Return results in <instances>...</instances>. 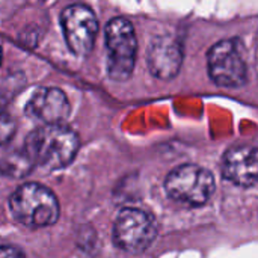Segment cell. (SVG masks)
Here are the masks:
<instances>
[{"instance_id":"cell-1","label":"cell","mask_w":258,"mask_h":258,"mask_svg":"<svg viewBox=\"0 0 258 258\" xmlns=\"http://www.w3.org/2000/svg\"><path fill=\"white\" fill-rule=\"evenodd\" d=\"M79 150L77 135L67 125H42L26 139L24 154L30 163L48 171H57L70 165Z\"/></svg>"},{"instance_id":"cell-2","label":"cell","mask_w":258,"mask_h":258,"mask_svg":"<svg viewBox=\"0 0 258 258\" xmlns=\"http://www.w3.org/2000/svg\"><path fill=\"white\" fill-rule=\"evenodd\" d=\"M11 210L18 222L30 228L53 225L59 218L54 194L38 183L20 186L11 197Z\"/></svg>"},{"instance_id":"cell-3","label":"cell","mask_w":258,"mask_h":258,"mask_svg":"<svg viewBox=\"0 0 258 258\" xmlns=\"http://www.w3.org/2000/svg\"><path fill=\"white\" fill-rule=\"evenodd\" d=\"M107 70L113 80H127L135 68L138 41L135 29L125 18H113L106 26Z\"/></svg>"},{"instance_id":"cell-4","label":"cell","mask_w":258,"mask_h":258,"mask_svg":"<svg viewBox=\"0 0 258 258\" xmlns=\"http://www.w3.org/2000/svg\"><path fill=\"white\" fill-rule=\"evenodd\" d=\"M165 189L174 201L189 207H200L212 198L215 178L201 166L183 165L166 177Z\"/></svg>"},{"instance_id":"cell-5","label":"cell","mask_w":258,"mask_h":258,"mask_svg":"<svg viewBox=\"0 0 258 258\" xmlns=\"http://www.w3.org/2000/svg\"><path fill=\"white\" fill-rule=\"evenodd\" d=\"M157 234L154 219L139 209H124L113 224L115 245L130 254H141L151 246Z\"/></svg>"},{"instance_id":"cell-6","label":"cell","mask_w":258,"mask_h":258,"mask_svg":"<svg viewBox=\"0 0 258 258\" xmlns=\"http://www.w3.org/2000/svg\"><path fill=\"white\" fill-rule=\"evenodd\" d=\"M209 73L215 83L225 88L242 86L248 79V67L237 39H225L209 51Z\"/></svg>"},{"instance_id":"cell-7","label":"cell","mask_w":258,"mask_h":258,"mask_svg":"<svg viewBox=\"0 0 258 258\" xmlns=\"http://www.w3.org/2000/svg\"><path fill=\"white\" fill-rule=\"evenodd\" d=\"M60 24L63 29L67 45L74 54L86 56L88 53H91L98 32V23L95 14L88 6H68L60 15Z\"/></svg>"},{"instance_id":"cell-8","label":"cell","mask_w":258,"mask_h":258,"mask_svg":"<svg viewBox=\"0 0 258 258\" xmlns=\"http://www.w3.org/2000/svg\"><path fill=\"white\" fill-rule=\"evenodd\" d=\"M70 103L67 95L57 88H39L33 92L26 104V113L45 125H56L70 115Z\"/></svg>"},{"instance_id":"cell-9","label":"cell","mask_w":258,"mask_h":258,"mask_svg":"<svg viewBox=\"0 0 258 258\" xmlns=\"http://www.w3.org/2000/svg\"><path fill=\"white\" fill-rule=\"evenodd\" d=\"M257 148L252 145H236L222 159V175L231 183L251 187L257 181Z\"/></svg>"},{"instance_id":"cell-10","label":"cell","mask_w":258,"mask_h":258,"mask_svg":"<svg viewBox=\"0 0 258 258\" xmlns=\"http://www.w3.org/2000/svg\"><path fill=\"white\" fill-rule=\"evenodd\" d=\"M183 60V48L172 36H157L148 47V68L159 79L177 76Z\"/></svg>"},{"instance_id":"cell-11","label":"cell","mask_w":258,"mask_h":258,"mask_svg":"<svg viewBox=\"0 0 258 258\" xmlns=\"http://www.w3.org/2000/svg\"><path fill=\"white\" fill-rule=\"evenodd\" d=\"M15 132V122L14 119L8 115L0 112V145H5Z\"/></svg>"},{"instance_id":"cell-12","label":"cell","mask_w":258,"mask_h":258,"mask_svg":"<svg viewBox=\"0 0 258 258\" xmlns=\"http://www.w3.org/2000/svg\"><path fill=\"white\" fill-rule=\"evenodd\" d=\"M0 258H26L24 254L14 246H0Z\"/></svg>"},{"instance_id":"cell-13","label":"cell","mask_w":258,"mask_h":258,"mask_svg":"<svg viewBox=\"0 0 258 258\" xmlns=\"http://www.w3.org/2000/svg\"><path fill=\"white\" fill-rule=\"evenodd\" d=\"M0 57H2V50H0Z\"/></svg>"}]
</instances>
